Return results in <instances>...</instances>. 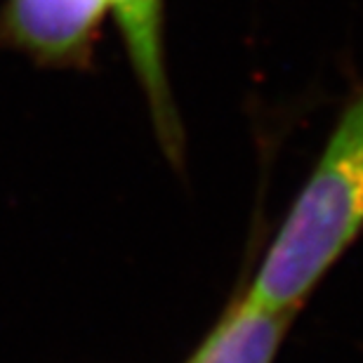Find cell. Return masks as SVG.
<instances>
[{"mask_svg": "<svg viewBox=\"0 0 363 363\" xmlns=\"http://www.w3.org/2000/svg\"><path fill=\"white\" fill-rule=\"evenodd\" d=\"M363 227V90L340 116L248 297L293 311Z\"/></svg>", "mask_w": 363, "mask_h": 363, "instance_id": "1", "label": "cell"}, {"mask_svg": "<svg viewBox=\"0 0 363 363\" xmlns=\"http://www.w3.org/2000/svg\"><path fill=\"white\" fill-rule=\"evenodd\" d=\"M128 48L137 81L147 92L154 125L163 147L175 156L182 147V130L170 99L168 74L163 60V0H106Z\"/></svg>", "mask_w": 363, "mask_h": 363, "instance_id": "3", "label": "cell"}, {"mask_svg": "<svg viewBox=\"0 0 363 363\" xmlns=\"http://www.w3.org/2000/svg\"><path fill=\"white\" fill-rule=\"evenodd\" d=\"M290 311L269 309L252 297L231 309L189 363H272Z\"/></svg>", "mask_w": 363, "mask_h": 363, "instance_id": "4", "label": "cell"}, {"mask_svg": "<svg viewBox=\"0 0 363 363\" xmlns=\"http://www.w3.org/2000/svg\"><path fill=\"white\" fill-rule=\"evenodd\" d=\"M106 0H5L0 43L43 67H90Z\"/></svg>", "mask_w": 363, "mask_h": 363, "instance_id": "2", "label": "cell"}]
</instances>
